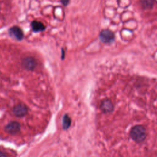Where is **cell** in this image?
<instances>
[{"label": "cell", "instance_id": "obj_1", "mask_svg": "<svg viewBox=\"0 0 157 157\" xmlns=\"http://www.w3.org/2000/svg\"><path fill=\"white\" fill-rule=\"evenodd\" d=\"M130 136L135 142L137 143L142 142L147 137L145 128L142 125H136L130 131Z\"/></svg>", "mask_w": 157, "mask_h": 157}, {"label": "cell", "instance_id": "obj_2", "mask_svg": "<svg viewBox=\"0 0 157 157\" xmlns=\"http://www.w3.org/2000/svg\"><path fill=\"white\" fill-rule=\"evenodd\" d=\"M115 38L113 33L109 29H104L99 34V39L104 43H110Z\"/></svg>", "mask_w": 157, "mask_h": 157}, {"label": "cell", "instance_id": "obj_3", "mask_svg": "<svg viewBox=\"0 0 157 157\" xmlns=\"http://www.w3.org/2000/svg\"><path fill=\"white\" fill-rule=\"evenodd\" d=\"M23 67L27 70H33L36 67L37 63L35 59L31 56L24 58L21 61Z\"/></svg>", "mask_w": 157, "mask_h": 157}, {"label": "cell", "instance_id": "obj_4", "mask_svg": "<svg viewBox=\"0 0 157 157\" xmlns=\"http://www.w3.org/2000/svg\"><path fill=\"white\" fill-rule=\"evenodd\" d=\"M13 113L18 117H22L26 115L28 113V107L23 104L16 105L12 110Z\"/></svg>", "mask_w": 157, "mask_h": 157}, {"label": "cell", "instance_id": "obj_5", "mask_svg": "<svg viewBox=\"0 0 157 157\" xmlns=\"http://www.w3.org/2000/svg\"><path fill=\"white\" fill-rule=\"evenodd\" d=\"M9 33L10 36L16 40H20L23 38V33L21 29L17 26L10 28L9 30Z\"/></svg>", "mask_w": 157, "mask_h": 157}, {"label": "cell", "instance_id": "obj_6", "mask_svg": "<svg viewBox=\"0 0 157 157\" xmlns=\"http://www.w3.org/2000/svg\"><path fill=\"white\" fill-rule=\"evenodd\" d=\"M20 129V124L17 121L9 122L5 127V130L7 132L10 134H17Z\"/></svg>", "mask_w": 157, "mask_h": 157}, {"label": "cell", "instance_id": "obj_7", "mask_svg": "<svg viewBox=\"0 0 157 157\" xmlns=\"http://www.w3.org/2000/svg\"><path fill=\"white\" fill-rule=\"evenodd\" d=\"M101 110L104 113H110L113 110V105L110 99H105L102 101L100 105Z\"/></svg>", "mask_w": 157, "mask_h": 157}, {"label": "cell", "instance_id": "obj_8", "mask_svg": "<svg viewBox=\"0 0 157 157\" xmlns=\"http://www.w3.org/2000/svg\"><path fill=\"white\" fill-rule=\"evenodd\" d=\"M31 25L33 31L34 32H40L44 31L45 28V25L42 22L37 20L33 21Z\"/></svg>", "mask_w": 157, "mask_h": 157}, {"label": "cell", "instance_id": "obj_9", "mask_svg": "<svg viewBox=\"0 0 157 157\" xmlns=\"http://www.w3.org/2000/svg\"><path fill=\"white\" fill-rule=\"evenodd\" d=\"M71 120L70 118V117H69L68 115L66 114L64 115L63 118V128L64 129H67L70 125H71Z\"/></svg>", "mask_w": 157, "mask_h": 157}, {"label": "cell", "instance_id": "obj_10", "mask_svg": "<svg viewBox=\"0 0 157 157\" xmlns=\"http://www.w3.org/2000/svg\"><path fill=\"white\" fill-rule=\"evenodd\" d=\"M142 6L145 8V9H149V8H151L153 7L154 1H141L140 2Z\"/></svg>", "mask_w": 157, "mask_h": 157}, {"label": "cell", "instance_id": "obj_11", "mask_svg": "<svg viewBox=\"0 0 157 157\" xmlns=\"http://www.w3.org/2000/svg\"><path fill=\"white\" fill-rule=\"evenodd\" d=\"M0 157H7V154L2 150H0Z\"/></svg>", "mask_w": 157, "mask_h": 157}]
</instances>
